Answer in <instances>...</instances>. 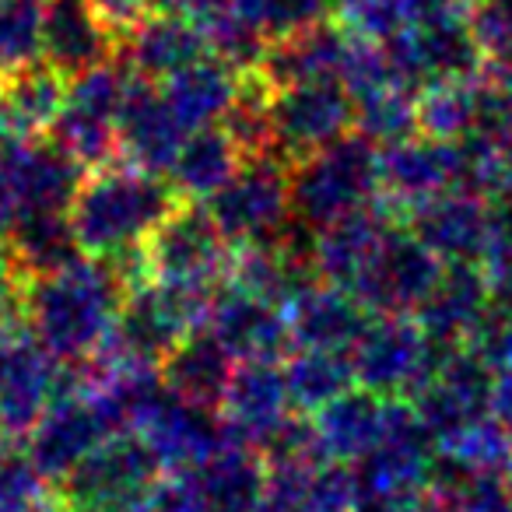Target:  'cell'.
I'll return each instance as SVG.
<instances>
[{"label":"cell","mask_w":512,"mask_h":512,"mask_svg":"<svg viewBox=\"0 0 512 512\" xmlns=\"http://www.w3.org/2000/svg\"><path fill=\"white\" fill-rule=\"evenodd\" d=\"M113 435L120 432L113 428L99 393L85 379V365H81V369L64 372V386L25 442H29V453L46 484H60L92 449H99Z\"/></svg>","instance_id":"277c9868"},{"label":"cell","mask_w":512,"mask_h":512,"mask_svg":"<svg viewBox=\"0 0 512 512\" xmlns=\"http://www.w3.org/2000/svg\"><path fill=\"white\" fill-rule=\"evenodd\" d=\"M218 228L200 214H169L151 235L148 264L155 278L179 292H190L218 264Z\"/></svg>","instance_id":"8fae6325"},{"label":"cell","mask_w":512,"mask_h":512,"mask_svg":"<svg viewBox=\"0 0 512 512\" xmlns=\"http://www.w3.org/2000/svg\"><path fill=\"white\" fill-rule=\"evenodd\" d=\"M165 102L176 109V116L186 123H200L211 113H218L225 95H232V88L225 85V71L214 64H190L179 74H172L165 85Z\"/></svg>","instance_id":"2e32d148"},{"label":"cell","mask_w":512,"mask_h":512,"mask_svg":"<svg viewBox=\"0 0 512 512\" xmlns=\"http://www.w3.org/2000/svg\"><path fill=\"white\" fill-rule=\"evenodd\" d=\"M46 0H0V78L43 60Z\"/></svg>","instance_id":"9a60e30c"},{"label":"cell","mask_w":512,"mask_h":512,"mask_svg":"<svg viewBox=\"0 0 512 512\" xmlns=\"http://www.w3.org/2000/svg\"><path fill=\"white\" fill-rule=\"evenodd\" d=\"M67 85H71V81L60 71H53L46 60L22 67V71L8 74V78H0V99H4L11 120H15L18 134H22L25 141L50 134L60 109H64Z\"/></svg>","instance_id":"4fadbf2b"},{"label":"cell","mask_w":512,"mask_h":512,"mask_svg":"<svg viewBox=\"0 0 512 512\" xmlns=\"http://www.w3.org/2000/svg\"><path fill=\"white\" fill-rule=\"evenodd\" d=\"M158 463L162 456L144 435L120 432L57 484L60 505L67 512H148L158 491Z\"/></svg>","instance_id":"3957f363"},{"label":"cell","mask_w":512,"mask_h":512,"mask_svg":"<svg viewBox=\"0 0 512 512\" xmlns=\"http://www.w3.org/2000/svg\"><path fill=\"white\" fill-rule=\"evenodd\" d=\"M330 0H235L246 29L256 32H295L313 25Z\"/></svg>","instance_id":"ac0fdd59"},{"label":"cell","mask_w":512,"mask_h":512,"mask_svg":"<svg viewBox=\"0 0 512 512\" xmlns=\"http://www.w3.org/2000/svg\"><path fill=\"white\" fill-rule=\"evenodd\" d=\"M25 512H64V505L53 502V498H43V502H36L32 509H25Z\"/></svg>","instance_id":"cb8c5ba5"},{"label":"cell","mask_w":512,"mask_h":512,"mask_svg":"<svg viewBox=\"0 0 512 512\" xmlns=\"http://www.w3.org/2000/svg\"><path fill=\"white\" fill-rule=\"evenodd\" d=\"M127 53L141 78H172L200 60L204 32L179 11H148L127 32Z\"/></svg>","instance_id":"7c38bea8"},{"label":"cell","mask_w":512,"mask_h":512,"mask_svg":"<svg viewBox=\"0 0 512 512\" xmlns=\"http://www.w3.org/2000/svg\"><path fill=\"white\" fill-rule=\"evenodd\" d=\"M64 372L67 365H60L22 323L8 365L0 372V428L18 439H29L64 386Z\"/></svg>","instance_id":"52a82bcc"},{"label":"cell","mask_w":512,"mask_h":512,"mask_svg":"<svg viewBox=\"0 0 512 512\" xmlns=\"http://www.w3.org/2000/svg\"><path fill=\"white\" fill-rule=\"evenodd\" d=\"M18 218V200H15V183H11L8 155H0V239H8L11 225Z\"/></svg>","instance_id":"44dd1931"},{"label":"cell","mask_w":512,"mask_h":512,"mask_svg":"<svg viewBox=\"0 0 512 512\" xmlns=\"http://www.w3.org/2000/svg\"><path fill=\"white\" fill-rule=\"evenodd\" d=\"M11 183H15L18 218H36V214H71V204L85 183L88 169L60 148L50 134L18 141L8 151ZM15 218V221H18Z\"/></svg>","instance_id":"8992f818"},{"label":"cell","mask_w":512,"mask_h":512,"mask_svg":"<svg viewBox=\"0 0 512 512\" xmlns=\"http://www.w3.org/2000/svg\"><path fill=\"white\" fill-rule=\"evenodd\" d=\"M64 512H67V509H64Z\"/></svg>","instance_id":"d4e9b609"},{"label":"cell","mask_w":512,"mask_h":512,"mask_svg":"<svg viewBox=\"0 0 512 512\" xmlns=\"http://www.w3.org/2000/svg\"><path fill=\"white\" fill-rule=\"evenodd\" d=\"M123 299V271L95 256H81L29 281L22 323L60 365L81 369L109 348Z\"/></svg>","instance_id":"6da1fadb"},{"label":"cell","mask_w":512,"mask_h":512,"mask_svg":"<svg viewBox=\"0 0 512 512\" xmlns=\"http://www.w3.org/2000/svg\"><path fill=\"white\" fill-rule=\"evenodd\" d=\"M116 29L102 15L99 0H46L43 8V60L67 81L109 64Z\"/></svg>","instance_id":"9c48e42d"},{"label":"cell","mask_w":512,"mask_h":512,"mask_svg":"<svg viewBox=\"0 0 512 512\" xmlns=\"http://www.w3.org/2000/svg\"><path fill=\"white\" fill-rule=\"evenodd\" d=\"M46 498V477L39 474L29 442L0 428V512H25Z\"/></svg>","instance_id":"e0dca14e"},{"label":"cell","mask_w":512,"mask_h":512,"mask_svg":"<svg viewBox=\"0 0 512 512\" xmlns=\"http://www.w3.org/2000/svg\"><path fill=\"white\" fill-rule=\"evenodd\" d=\"M18 260L29 271V278H43L60 267L81 260L78 235H74L71 214H36V218H18L8 232Z\"/></svg>","instance_id":"5bb4252c"},{"label":"cell","mask_w":512,"mask_h":512,"mask_svg":"<svg viewBox=\"0 0 512 512\" xmlns=\"http://www.w3.org/2000/svg\"><path fill=\"white\" fill-rule=\"evenodd\" d=\"M186 292L169 285L137 288L123 299L116 316L109 348H116V362L123 365H148L151 358H162L183 337L186 327Z\"/></svg>","instance_id":"ba28073f"},{"label":"cell","mask_w":512,"mask_h":512,"mask_svg":"<svg viewBox=\"0 0 512 512\" xmlns=\"http://www.w3.org/2000/svg\"><path fill=\"white\" fill-rule=\"evenodd\" d=\"M18 330H22V323H0V372H4V365H8Z\"/></svg>","instance_id":"603a6c76"},{"label":"cell","mask_w":512,"mask_h":512,"mask_svg":"<svg viewBox=\"0 0 512 512\" xmlns=\"http://www.w3.org/2000/svg\"><path fill=\"white\" fill-rule=\"evenodd\" d=\"M116 144L130 165L148 172L172 169L179 148H183V120L165 102V95L155 92L141 74L130 78L120 127H116Z\"/></svg>","instance_id":"30bf717a"},{"label":"cell","mask_w":512,"mask_h":512,"mask_svg":"<svg viewBox=\"0 0 512 512\" xmlns=\"http://www.w3.org/2000/svg\"><path fill=\"white\" fill-rule=\"evenodd\" d=\"M29 281L32 278L18 260L15 246L8 239H0V323H22Z\"/></svg>","instance_id":"ffe728a7"},{"label":"cell","mask_w":512,"mask_h":512,"mask_svg":"<svg viewBox=\"0 0 512 512\" xmlns=\"http://www.w3.org/2000/svg\"><path fill=\"white\" fill-rule=\"evenodd\" d=\"M172 214V193L155 172L137 165H99L85 176L71 204V225L85 256L116 271L141 256Z\"/></svg>","instance_id":"7a4b0ae2"},{"label":"cell","mask_w":512,"mask_h":512,"mask_svg":"<svg viewBox=\"0 0 512 512\" xmlns=\"http://www.w3.org/2000/svg\"><path fill=\"white\" fill-rule=\"evenodd\" d=\"M18 141H25L22 134H18L15 120H11L8 106H4V99H0V155H8L11 148H15Z\"/></svg>","instance_id":"7402d4cb"},{"label":"cell","mask_w":512,"mask_h":512,"mask_svg":"<svg viewBox=\"0 0 512 512\" xmlns=\"http://www.w3.org/2000/svg\"><path fill=\"white\" fill-rule=\"evenodd\" d=\"M172 169H176V176L183 179V186H190V190H211V186H218V179L225 176V144L211 134L183 141Z\"/></svg>","instance_id":"d6986e66"},{"label":"cell","mask_w":512,"mask_h":512,"mask_svg":"<svg viewBox=\"0 0 512 512\" xmlns=\"http://www.w3.org/2000/svg\"><path fill=\"white\" fill-rule=\"evenodd\" d=\"M134 74L109 64H99L92 71L78 74L67 85V99L60 109L57 123L50 127V137L67 148L88 172L109 165V155L120 151L116 144V127H120L123 99Z\"/></svg>","instance_id":"5b68a950"}]
</instances>
